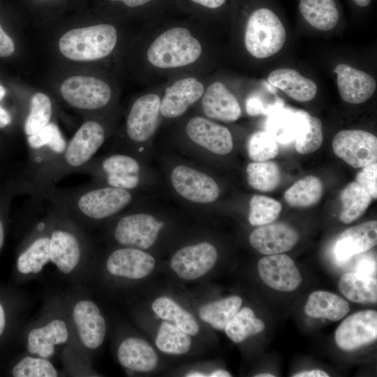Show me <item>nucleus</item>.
Wrapping results in <instances>:
<instances>
[{
  "label": "nucleus",
  "instance_id": "obj_29",
  "mask_svg": "<svg viewBox=\"0 0 377 377\" xmlns=\"http://www.w3.org/2000/svg\"><path fill=\"white\" fill-rule=\"evenodd\" d=\"M298 8L309 24L321 31L334 29L340 18L336 0H300Z\"/></svg>",
  "mask_w": 377,
  "mask_h": 377
},
{
  "label": "nucleus",
  "instance_id": "obj_51",
  "mask_svg": "<svg viewBox=\"0 0 377 377\" xmlns=\"http://www.w3.org/2000/svg\"><path fill=\"white\" fill-rule=\"evenodd\" d=\"M112 1H120L128 7H138L145 5L152 0H110Z\"/></svg>",
  "mask_w": 377,
  "mask_h": 377
},
{
  "label": "nucleus",
  "instance_id": "obj_47",
  "mask_svg": "<svg viewBox=\"0 0 377 377\" xmlns=\"http://www.w3.org/2000/svg\"><path fill=\"white\" fill-rule=\"evenodd\" d=\"M15 51V45L11 38L4 31L0 25V57H7Z\"/></svg>",
  "mask_w": 377,
  "mask_h": 377
},
{
  "label": "nucleus",
  "instance_id": "obj_30",
  "mask_svg": "<svg viewBox=\"0 0 377 377\" xmlns=\"http://www.w3.org/2000/svg\"><path fill=\"white\" fill-rule=\"evenodd\" d=\"M350 306L344 299L327 291L312 293L304 307L305 313L312 318L337 321L346 316Z\"/></svg>",
  "mask_w": 377,
  "mask_h": 377
},
{
  "label": "nucleus",
  "instance_id": "obj_22",
  "mask_svg": "<svg viewBox=\"0 0 377 377\" xmlns=\"http://www.w3.org/2000/svg\"><path fill=\"white\" fill-rule=\"evenodd\" d=\"M204 92L203 84L196 78L179 80L166 88L161 102L160 112L167 118L179 117L190 105L198 101Z\"/></svg>",
  "mask_w": 377,
  "mask_h": 377
},
{
  "label": "nucleus",
  "instance_id": "obj_1",
  "mask_svg": "<svg viewBox=\"0 0 377 377\" xmlns=\"http://www.w3.org/2000/svg\"><path fill=\"white\" fill-rule=\"evenodd\" d=\"M48 221L32 234L27 247L29 264L34 274L50 262L65 274L73 272L88 251L83 228L63 210L45 199Z\"/></svg>",
  "mask_w": 377,
  "mask_h": 377
},
{
  "label": "nucleus",
  "instance_id": "obj_48",
  "mask_svg": "<svg viewBox=\"0 0 377 377\" xmlns=\"http://www.w3.org/2000/svg\"><path fill=\"white\" fill-rule=\"evenodd\" d=\"M193 2L208 8H218L222 6L226 0H191Z\"/></svg>",
  "mask_w": 377,
  "mask_h": 377
},
{
  "label": "nucleus",
  "instance_id": "obj_37",
  "mask_svg": "<svg viewBox=\"0 0 377 377\" xmlns=\"http://www.w3.org/2000/svg\"><path fill=\"white\" fill-rule=\"evenodd\" d=\"M246 174L249 184L263 192L274 191L281 179L280 168L273 161L251 162L246 167Z\"/></svg>",
  "mask_w": 377,
  "mask_h": 377
},
{
  "label": "nucleus",
  "instance_id": "obj_9",
  "mask_svg": "<svg viewBox=\"0 0 377 377\" xmlns=\"http://www.w3.org/2000/svg\"><path fill=\"white\" fill-rule=\"evenodd\" d=\"M60 93L71 106L87 111L104 108L112 96L106 82L84 75H75L65 80L61 85Z\"/></svg>",
  "mask_w": 377,
  "mask_h": 377
},
{
  "label": "nucleus",
  "instance_id": "obj_52",
  "mask_svg": "<svg viewBox=\"0 0 377 377\" xmlns=\"http://www.w3.org/2000/svg\"><path fill=\"white\" fill-rule=\"evenodd\" d=\"M6 327V314L3 306L0 303V337L2 335Z\"/></svg>",
  "mask_w": 377,
  "mask_h": 377
},
{
  "label": "nucleus",
  "instance_id": "obj_28",
  "mask_svg": "<svg viewBox=\"0 0 377 377\" xmlns=\"http://www.w3.org/2000/svg\"><path fill=\"white\" fill-rule=\"evenodd\" d=\"M267 80L270 84L299 102L309 101L317 94L316 84L293 69H276L269 73Z\"/></svg>",
  "mask_w": 377,
  "mask_h": 377
},
{
  "label": "nucleus",
  "instance_id": "obj_10",
  "mask_svg": "<svg viewBox=\"0 0 377 377\" xmlns=\"http://www.w3.org/2000/svg\"><path fill=\"white\" fill-rule=\"evenodd\" d=\"M334 154L349 165L363 168L377 161V138L362 130H343L332 140Z\"/></svg>",
  "mask_w": 377,
  "mask_h": 377
},
{
  "label": "nucleus",
  "instance_id": "obj_53",
  "mask_svg": "<svg viewBox=\"0 0 377 377\" xmlns=\"http://www.w3.org/2000/svg\"><path fill=\"white\" fill-rule=\"evenodd\" d=\"M208 376H210V377H230L231 375H230V374L229 372H228V371H226L225 370L219 369V370H216V371H213L209 375H208Z\"/></svg>",
  "mask_w": 377,
  "mask_h": 377
},
{
  "label": "nucleus",
  "instance_id": "obj_46",
  "mask_svg": "<svg viewBox=\"0 0 377 377\" xmlns=\"http://www.w3.org/2000/svg\"><path fill=\"white\" fill-rule=\"evenodd\" d=\"M246 108L248 114L251 116L269 113V109L260 98L256 96H251L246 100Z\"/></svg>",
  "mask_w": 377,
  "mask_h": 377
},
{
  "label": "nucleus",
  "instance_id": "obj_19",
  "mask_svg": "<svg viewBox=\"0 0 377 377\" xmlns=\"http://www.w3.org/2000/svg\"><path fill=\"white\" fill-rule=\"evenodd\" d=\"M298 239L297 231L282 222L260 226L249 235L251 245L266 256L288 251L294 247Z\"/></svg>",
  "mask_w": 377,
  "mask_h": 377
},
{
  "label": "nucleus",
  "instance_id": "obj_36",
  "mask_svg": "<svg viewBox=\"0 0 377 377\" xmlns=\"http://www.w3.org/2000/svg\"><path fill=\"white\" fill-rule=\"evenodd\" d=\"M264 329V323L256 317L250 308L244 307L231 318L224 330L233 342L240 343L260 333Z\"/></svg>",
  "mask_w": 377,
  "mask_h": 377
},
{
  "label": "nucleus",
  "instance_id": "obj_2",
  "mask_svg": "<svg viewBox=\"0 0 377 377\" xmlns=\"http://www.w3.org/2000/svg\"><path fill=\"white\" fill-rule=\"evenodd\" d=\"M36 197L57 205L83 229L119 214L133 200L130 191L100 184L69 188H59L54 185Z\"/></svg>",
  "mask_w": 377,
  "mask_h": 377
},
{
  "label": "nucleus",
  "instance_id": "obj_35",
  "mask_svg": "<svg viewBox=\"0 0 377 377\" xmlns=\"http://www.w3.org/2000/svg\"><path fill=\"white\" fill-rule=\"evenodd\" d=\"M242 304V298L237 295L221 299L200 307L199 316L214 329L223 330L239 310Z\"/></svg>",
  "mask_w": 377,
  "mask_h": 377
},
{
  "label": "nucleus",
  "instance_id": "obj_21",
  "mask_svg": "<svg viewBox=\"0 0 377 377\" xmlns=\"http://www.w3.org/2000/svg\"><path fill=\"white\" fill-rule=\"evenodd\" d=\"M337 86L341 98L346 102L360 104L367 101L376 88L374 78L369 74L348 64L337 65Z\"/></svg>",
  "mask_w": 377,
  "mask_h": 377
},
{
  "label": "nucleus",
  "instance_id": "obj_55",
  "mask_svg": "<svg viewBox=\"0 0 377 377\" xmlns=\"http://www.w3.org/2000/svg\"><path fill=\"white\" fill-rule=\"evenodd\" d=\"M4 242V227L2 220L0 218V250L1 249Z\"/></svg>",
  "mask_w": 377,
  "mask_h": 377
},
{
  "label": "nucleus",
  "instance_id": "obj_27",
  "mask_svg": "<svg viewBox=\"0 0 377 377\" xmlns=\"http://www.w3.org/2000/svg\"><path fill=\"white\" fill-rule=\"evenodd\" d=\"M117 357L124 367L138 372L154 370L158 362V355L149 343L137 337L127 338L120 343Z\"/></svg>",
  "mask_w": 377,
  "mask_h": 377
},
{
  "label": "nucleus",
  "instance_id": "obj_44",
  "mask_svg": "<svg viewBox=\"0 0 377 377\" xmlns=\"http://www.w3.org/2000/svg\"><path fill=\"white\" fill-rule=\"evenodd\" d=\"M377 163L362 168L356 176L355 182L369 193L373 199L377 198Z\"/></svg>",
  "mask_w": 377,
  "mask_h": 377
},
{
  "label": "nucleus",
  "instance_id": "obj_7",
  "mask_svg": "<svg viewBox=\"0 0 377 377\" xmlns=\"http://www.w3.org/2000/svg\"><path fill=\"white\" fill-rule=\"evenodd\" d=\"M140 165L138 160L127 154H112L101 159L92 158L77 173L91 176L97 182L131 191L140 182Z\"/></svg>",
  "mask_w": 377,
  "mask_h": 377
},
{
  "label": "nucleus",
  "instance_id": "obj_16",
  "mask_svg": "<svg viewBox=\"0 0 377 377\" xmlns=\"http://www.w3.org/2000/svg\"><path fill=\"white\" fill-rule=\"evenodd\" d=\"M258 271L261 279L276 290L290 292L302 283V276L293 259L286 254L268 255L260 259Z\"/></svg>",
  "mask_w": 377,
  "mask_h": 377
},
{
  "label": "nucleus",
  "instance_id": "obj_39",
  "mask_svg": "<svg viewBox=\"0 0 377 377\" xmlns=\"http://www.w3.org/2000/svg\"><path fill=\"white\" fill-rule=\"evenodd\" d=\"M155 342L157 348L163 353L182 355L190 350L191 338L175 325L165 321L161 324Z\"/></svg>",
  "mask_w": 377,
  "mask_h": 377
},
{
  "label": "nucleus",
  "instance_id": "obj_20",
  "mask_svg": "<svg viewBox=\"0 0 377 377\" xmlns=\"http://www.w3.org/2000/svg\"><path fill=\"white\" fill-rule=\"evenodd\" d=\"M186 131L194 142L214 154L225 155L233 149L232 136L228 128L204 117L192 118Z\"/></svg>",
  "mask_w": 377,
  "mask_h": 377
},
{
  "label": "nucleus",
  "instance_id": "obj_33",
  "mask_svg": "<svg viewBox=\"0 0 377 377\" xmlns=\"http://www.w3.org/2000/svg\"><path fill=\"white\" fill-rule=\"evenodd\" d=\"M340 200L342 207L339 219L343 223L349 224L365 212L373 198L361 185L353 182L343 189Z\"/></svg>",
  "mask_w": 377,
  "mask_h": 377
},
{
  "label": "nucleus",
  "instance_id": "obj_12",
  "mask_svg": "<svg viewBox=\"0 0 377 377\" xmlns=\"http://www.w3.org/2000/svg\"><path fill=\"white\" fill-rule=\"evenodd\" d=\"M377 338V313L374 310L356 312L337 327L334 339L343 350H353L369 344Z\"/></svg>",
  "mask_w": 377,
  "mask_h": 377
},
{
  "label": "nucleus",
  "instance_id": "obj_34",
  "mask_svg": "<svg viewBox=\"0 0 377 377\" xmlns=\"http://www.w3.org/2000/svg\"><path fill=\"white\" fill-rule=\"evenodd\" d=\"M323 185L319 178L306 176L295 182L284 193L286 202L293 207H310L320 201Z\"/></svg>",
  "mask_w": 377,
  "mask_h": 377
},
{
  "label": "nucleus",
  "instance_id": "obj_43",
  "mask_svg": "<svg viewBox=\"0 0 377 377\" xmlns=\"http://www.w3.org/2000/svg\"><path fill=\"white\" fill-rule=\"evenodd\" d=\"M323 140L321 121L308 113L306 128L303 135L295 141V149L301 154H310L320 147Z\"/></svg>",
  "mask_w": 377,
  "mask_h": 377
},
{
  "label": "nucleus",
  "instance_id": "obj_49",
  "mask_svg": "<svg viewBox=\"0 0 377 377\" xmlns=\"http://www.w3.org/2000/svg\"><path fill=\"white\" fill-rule=\"evenodd\" d=\"M293 377H328L329 375L320 369H312L295 374Z\"/></svg>",
  "mask_w": 377,
  "mask_h": 377
},
{
  "label": "nucleus",
  "instance_id": "obj_42",
  "mask_svg": "<svg viewBox=\"0 0 377 377\" xmlns=\"http://www.w3.org/2000/svg\"><path fill=\"white\" fill-rule=\"evenodd\" d=\"M15 377H56L58 372L51 362L44 357L27 356L22 358L12 370Z\"/></svg>",
  "mask_w": 377,
  "mask_h": 377
},
{
  "label": "nucleus",
  "instance_id": "obj_17",
  "mask_svg": "<svg viewBox=\"0 0 377 377\" xmlns=\"http://www.w3.org/2000/svg\"><path fill=\"white\" fill-rule=\"evenodd\" d=\"M72 318L78 337L84 346L96 349L103 343L106 324L98 306L89 300H81L75 304Z\"/></svg>",
  "mask_w": 377,
  "mask_h": 377
},
{
  "label": "nucleus",
  "instance_id": "obj_23",
  "mask_svg": "<svg viewBox=\"0 0 377 377\" xmlns=\"http://www.w3.org/2000/svg\"><path fill=\"white\" fill-rule=\"evenodd\" d=\"M377 222L368 221L345 230L337 238L334 248L338 261L344 262L355 255L376 245Z\"/></svg>",
  "mask_w": 377,
  "mask_h": 377
},
{
  "label": "nucleus",
  "instance_id": "obj_57",
  "mask_svg": "<svg viewBox=\"0 0 377 377\" xmlns=\"http://www.w3.org/2000/svg\"><path fill=\"white\" fill-rule=\"evenodd\" d=\"M5 95H6V89L2 85L0 84V102L3 98Z\"/></svg>",
  "mask_w": 377,
  "mask_h": 377
},
{
  "label": "nucleus",
  "instance_id": "obj_13",
  "mask_svg": "<svg viewBox=\"0 0 377 377\" xmlns=\"http://www.w3.org/2000/svg\"><path fill=\"white\" fill-rule=\"evenodd\" d=\"M171 182L181 196L193 202L211 203L220 194L217 184L211 177L185 165L172 170Z\"/></svg>",
  "mask_w": 377,
  "mask_h": 377
},
{
  "label": "nucleus",
  "instance_id": "obj_45",
  "mask_svg": "<svg viewBox=\"0 0 377 377\" xmlns=\"http://www.w3.org/2000/svg\"><path fill=\"white\" fill-rule=\"evenodd\" d=\"M355 272L361 276L376 277V263L371 258L360 260L356 265Z\"/></svg>",
  "mask_w": 377,
  "mask_h": 377
},
{
  "label": "nucleus",
  "instance_id": "obj_40",
  "mask_svg": "<svg viewBox=\"0 0 377 377\" xmlns=\"http://www.w3.org/2000/svg\"><path fill=\"white\" fill-rule=\"evenodd\" d=\"M249 221L253 226L274 222L281 211V203L272 198L254 195L250 200Z\"/></svg>",
  "mask_w": 377,
  "mask_h": 377
},
{
  "label": "nucleus",
  "instance_id": "obj_41",
  "mask_svg": "<svg viewBox=\"0 0 377 377\" xmlns=\"http://www.w3.org/2000/svg\"><path fill=\"white\" fill-rule=\"evenodd\" d=\"M249 158L255 162L267 161L279 152L278 142L267 131H258L249 138L247 144Z\"/></svg>",
  "mask_w": 377,
  "mask_h": 377
},
{
  "label": "nucleus",
  "instance_id": "obj_18",
  "mask_svg": "<svg viewBox=\"0 0 377 377\" xmlns=\"http://www.w3.org/2000/svg\"><path fill=\"white\" fill-rule=\"evenodd\" d=\"M154 258L141 249L123 247L113 251L106 260V269L112 276L140 279L149 275L155 267Z\"/></svg>",
  "mask_w": 377,
  "mask_h": 377
},
{
  "label": "nucleus",
  "instance_id": "obj_3",
  "mask_svg": "<svg viewBox=\"0 0 377 377\" xmlns=\"http://www.w3.org/2000/svg\"><path fill=\"white\" fill-rule=\"evenodd\" d=\"M105 131L96 120L84 121L67 142L62 154L27 182L29 193L36 196L55 183L89 163L103 145Z\"/></svg>",
  "mask_w": 377,
  "mask_h": 377
},
{
  "label": "nucleus",
  "instance_id": "obj_50",
  "mask_svg": "<svg viewBox=\"0 0 377 377\" xmlns=\"http://www.w3.org/2000/svg\"><path fill=\"white\" fill-rule=\"evenodd\" d=\"M12 122V117L9 112L0 105V128L8 126Z\"/></svg>",
  "mask_w": 377,
  "mask_h": 377
},
{
  "label": "nucleus",
  "instance_id": "obj_54",
  "mask_svg": "<svg viewBox=\"0 0 377 377\" xmlns=\"http://www.w3.org/2000/svg\"><path fill=\"white\" fill-rule=\"evenodd\" d=\"M356 6L360 8L367 7L372 0H351Z\"/></svg>",
  "mask_w": 377,
  "mask_h": 377
},
{
  "label": "nucleus",
  "instance_id": "obj_24",
  "mask_svg": "<svg viewBox=\"0 0 377 377\" xmlns=\"http://www.w3.org/2000/svg\"><path fill=\"white\" fill-rule=\"evenodd\" d=\"M68 338L66 322L55 318L30 330L27 336V350L32 355L49 359L54 355L55 346L65 343Z\"/></svg>",
  "mask_w": 377,
  "mask_h": 377
},
{
  "label": "nucleus",
  "instance_id": "obj_25",
  "mask_svg": "<svg viewBox=\"0 0 377 377\" xmlns=\"http://www.w3.org/2000/svg\"><path fill=\"white\" fill-rule=\"evenodd\" d=\"M203 94L202 107L207 117L226 122L239 118L242 113L239 104L223 83H212Z\"/></svg>",
  "mask_w": 377,
  "mask_h": 377
},
{
  "label": "nucleus",
  "instance_id": "obj_31",
  "mask_svg": "<svg viewBox=\"0 0 377 377\" xmlns=\"http://www.w3.org/2000/svg\"><path fill=\"white\" fill-rule=\"evenodd\" d=\"M339 289L353 302L373 304L377 301L376 277L363 276L356 272L345 273L339 280Z\"/></svg>",
  "mask_w": 377,
  "mask_h": 377
},
{
  "label": "nucleus",
  "instance_id": "obj_56",
  "mask_svg": "<svg viewBox=\"0 0 377 377\" xmlns=\"http://www.w3.org/2000/svg\"><path fill=\"white\" fill-rule=\"evenodd\" d=\"M186 376L188 377H205L208 376V375H206V374L201 373L199 371H191L188 373Z\"/></svg>",
  "mask_w": 377,
  "mask_h": 377
},
{
  "label": "nucleus",
  "instance_id": "obj_38",
  "mask_svg": "<svg viewBox=\"0 0 377 377\" xmlns=\"http://www.w3.org/2000/svg\"><path fill=\"white\" fill-rule=\"evenodd\" d=\"M53 113L50 97L41 92L35 93L30 98L29 112L24 123L27 137L31 135L51 122Z\"/></svg>",
  "mask_w": 377,
  "mask_h": 377
},
{
  "label": "nucleus",
  "instance_id": "obj_58",
  "mask_svg": "<svg viewBox=\"0 0 377 377\" xmlns=\"http://www.w3.org/2000/svg\"><path fill=\"white\" fill-rule=\"evenodd\" d=\"M256 377H274L275 376L271 374H260L255 376Z\"/></svg>",
  "mask_w": 377,
  "mask_h": 377
},
{
  "label": "nucleus",
  "instance_id": "obj_15",
  "mask_svg": "<svg viewBox=\"0 0 377 377\" xmlns=\"http://www.w3.org/2000/svg\"><path fill=\"white\" fill-rule=\"evenodd\" d=\"M160 105V98L155 94H145L135 101L126 124L131 140L143 142L151 138L158 125Z\"/></svg>",
  "mask_w": 377,
  "mask_h": 377
},
{
  "label": "nucleus",
  "instance_id": "obj_32",
  "mask_svg": "<svg viewBox=\"0 0 377 377\" xmlns=\"http://www.w3.org/2000/svg\"><path fill=\"white\" fill-rule=\"evenodd\" d=\"M151 308L157 316L171 322L189 335H196L199 332L200 327L193 316L170 297H161L156 299Z\"/></svg>",
  "mask_w": 377,
  "mask_h": 377
},
{
  "label": "nucleus",
  "instance_id": "obj_8",
  "mask_svg": "<svg viewBox=\"0 0 377 377\" xmlns=\"http://www.w3.org/2000/svg\"><path fill=\"white\" fill-rule=\"evenodd\" d=\"M27 142L29 160L25 180L27 182L58 158L68 142L58 126L51 121L37 133L27 137Z\"/></svg>",
  "mask_w": 377,
  "mask_h": 377
},
{
  "label": "nucleus",
  "instance_id": "obj_14",
  "mask_svg": "<svg viewBox=\"0 0 377 377\" xmlns=\"http://www.w3.org/2000/svg\"><path fill=\"white\" fill-rule=\"evenodd\" d=\"M217 258L216 248L210 243L202 242L177 251L170 260V267L181 279L193 280L209 272Z\"/></svg>",
  "mask_w": 377,
  "mask_h": 377
},
{
  "label": "nucleus",
  "instance_id": "obj_5",
  "mask_svg": "<svg viewBox=\"0 0 377 377\" xmlns=\"http://www.w3.org/2000/svg\"><path fill=\"white\" fill-rule=\"evenodd\" d=\"M202 46L190 31L183 27L171 28L151 43L147 59L154 66L171 68L195 62L201 55Z\"/></svg>",
  "mask_w": 377,
  "mask_h": 377
},
{
  "label": "nucleus",
  "instance_id": "obj_4",
  "mask_svg": "<svg viewBox=\"0 0 377 377\" xmlns=\"http://www.w3.org/2000/svg\"><path fill=\"white\" fill-rule=\"evenodd\" d=\"M117 40L116 29L109 24H101L67 31L61 37L59 48L71 60L94 61L109 55Z\"/></svg>",
  "mask_w": 377,
  "mask_h": 377
},
{
  "label": "nucleus",
  "instance_id": "obj_6",
  "mask_svg": "<svg viewBox=\"0 0 377 377\" xmlns=\"http://www.w3.org/2000/svg\"><path fill=\"white\" fill-rule=\"evenodd\" d=\"M285 27L277 14L268 7H259L249 15L245 29L246 50L258 59L269 57L283 46Z\"/></svg>",
  "mask_w": 377,
  "mask_h": 377
},
{
  "label": "nucleus",
  "instance_id": "obj_26",
  "mask_svg": "<svg viewBox=\"0 0 377 377\" xmlns=\"http://www.w3.org/2000/svg\"><path fill=\"white\" fill-rule=\"evenodd\" d=\"M307 114L304 110H279L272 112L267 119V132L281 145L294 143L304 133Z\"/></svg>",
  "mask_w": 377,
  "mask_h": 377
},
{
  "label": "nucleus",
  "instance_id": "obj_11",
  "mask_svg": "<svg viewBox=\"0 0 377 377\" xmlns=\"http://www.w3.org/2000/svg\"><path fill=\"white\" fill-rule=\"evenodd\" d=\"M164 223L145 213L125 215L117 222L113 236L119 244L147 249L156 242Z\"/></svg>",
  "mask_w": 377,
  "mask_h": 377
}]
</instances>
